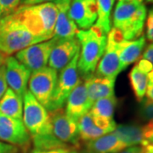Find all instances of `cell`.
<instances>
[{
	"instance_id": "27",
	"label": "cell",
	"mask_w": 153,
	"mask_h": 153,
	"mask_svg": "<svg viewBox=\"0 0 153 153\" xmlns=\"http://www.w3.org/2000/svg\"><path fill=\"white\" fill-rule=\"evenodd\" d=\"M20 4L21 0H0V19L12 14Z\"/></svg>"
},
{
	"instance_id": "28",
	"label": "cell",
	"mask_w": 153,
	"mask_h": 153,
	"mask_svg": "<svg viewBox=\"0 0 153 153\" xmlns=\"http://www.w3.org/2000/svg\"><path fill=\"white\" fill-rule=\"evenodd\" d=\"M140 116L146 121L153 120V101L146 100L140 108Z\"/></svg>"
},
{
	"instance_id": "30",
	"label": "cell",
	"mask_w": 153,
	"mask_h": 153,
	"mask_svg": "<svg viewBox=\"0 0 153 153\" xmlns=\"http://www.w3.org/2000/svg\"><path fill=\"white\" fill-rule=\"evenodd\" d=\"M32 153H79L78 149L73 146L64 148H57V149H52V150H45V151H39V150H34Z\"/></svg>"
},
{
	"instance_id": "4",
	"label": "cell",
	"mask_w": 153,
	"mask_h": 153,
	"mask_svg": "<svg viewBox=\"0 0 153 153\" xmlns=\"http://www.w3.org/2000/svg\"><path fill=\"white\" fill-rule=\"evenodd\" d=\"M41 42L44 41L30 33L14 13L0 19V54L8 57Z\"/></svg>"
},
{
	"instance_id": "10",
	"label": "cell",
	"mask_w": 153,
	"mask_h": 153,
	"mask_svg": "<svg viewBox=\"0 0 153 153\" xmlns=\"http://www.w3.org/2000/svg\"><path fill=\"white\" fill-rule=\"evenodd\" d=\"M58 38H52L49 40L33 44L17 52L16 58L27 66L31 71L47 66L50 53Z\"/></svg>"
},
{
	"instance_id": "7",
	"label": "cell",
	"mask_w": 153,
	"mask_h": 153,
	"mask_svg": "<svg viewBox=\"0 0 153 153\" xmlns=\"http://www.w3.org/2000/svg\"><path fill=\"white\" fill-rule=\"evenodd\" d=\"M125 39L123 38L118 30L112 27L107 34V42L104 55L99 62L94 75L103 77L116 78L122 70L118 55V47L121 42Z\"/></svg>"
},
{
	"instance_id": "36",
	"label": "cell",
	"mask_w": 153,
	"mask_h": 153,
	"mask_svg": "<svg viewBox=\"0 0 153 153\" xmlns=\"http://www.w3.org/2000/svg\"><path fill=\"white\" fill-rule=\"evenodd\" d=\"M54 0H21L22 5H35L39 4H44L47 2H53Z\"/></svg>"
},
{
	"instance_id": "34",
	"label": "cell",
	"mask_w": 153,
	"mask_h": 153,
	"mask_svg": "<svg viewBox=\"0 0 153 153\" xmlns=\"http://www.w3.org/2000/svg\"><path fill=\"white\" fill-rule=\"evenodd\" d=\"M0 153H19V147L0 140Z\"/></svg>"
},
{
	"instance_id": "18",
	"label": "cell",
	"mask_w": 153,
	"mask_h": 153,
	"mask_svg": "<svg viewBox=\"0 0 153 153\" xmlns=\"http://www.w3.org/2000/svg\"><path fill=\"white\" fill-rule=\"evenodd\" d=\"M87 88L88 99L92 105L100 99L114 96L116 78L91 75L83 79Z\"/></svg>"
},
{
	"instance_id": "24",
	"label": "cell",
	"mask_w": 153,
	"mask_h": 153,
	"mask_svg": "<svg viewBox=\"0 0 153 153\" xmlns=\"http://www.w3.org/2000/svg\"><path fill=\"white\" fill-rule=\"evenodd\" d=\"M115 0H96L97 20L94 26L99 27L105 34H108L111 29V15Z\"/></svg>"
},
{
	"instance_id": "40",
	"label": "cell",
	"mask_w": 153,
	"mask_h": 153,
	"mask_svg": "<svg viewBox=\"0 0 153 153\" xmlns=\"http://www.w3.org/2000/svg\"><path fill=\"white\" fill-rule=\"evenodd\" d=\"M6 59H7V56L2 55V54H0V66H3V65H4Z\"/></svg>"
},
{
	"instance_id": "13",
	"label": "cell",
	"mask_w": 153,
	"mask_h": 153,
	"mask_svg": "<svg viewBox=\"0 0 153 153\" xmlns=\"http://www.w3.org/2000/svg\"><path fill=\"white\" fill-rule=\"evenodd\" d=\"M80 50L77 38L59 39L55 43L50 53L48 65L55 71H60L71 61Z\"/></svg>"
},
{
	"instance_id": "23",
	"label": "cell",
	"mask_w": 153,
	"mask_h": 153,
	"mask_svg": "<svg viewBox=\"0 0 153 153\" xmlns=\"http://www.w3.org/2000/svg\"><path fill=\"white\" fill-rule=\"evenodd\" d=\"M117 105V98L111 96L96 100L89 110L92 118L104 120H113L115 108Z\"/></svg>"
},
{
	"instance_id": "38",
	"label": "cell",
	"mask_w": 153,
	"mask_h": 153,
	"mask_svg": "<svg viewBox=\"0 0 153 153\" xmlns=\"http://www.w3.org/2000/svg\"><path fill=\"white\" fill-rule=\"evenodd\" d=\"M146 95L147 100L153 101V84H152V83H147Z\"/></svg>"
},
{
	"instance_id": "9",
	"label": "cell",
	"mask_w": 153,
	"mask_h": 153,
	"mask_svg": "<svg viewBox=\"0 0 153 153\" xmlns=\"http://www.w3.org/2000/svg\"><path fill=\"white\" fill-rule=\"evenodd\" d=\"M52 132L58 140L63 143L79 149L81 146L77 122L66 115L63 107L49 111Z\"/></svg>"
},
{
	"instance_id": "15",
	"label": "cell",
	"mask_w": 153,
	"mask_h": 153,
	"mask_svg": "<svg viewBox=\"0 0 153 153\" xmlns=\"http://www.w3.org/2000/svg\"><path fill=\"white\" fill-rule=\"evenodd\" d=\"M69 16L82 30L93 27L97 20L96 0H71Z\"/></svg>"
},
{
	"instance_id": "1",
	"label": "cell",
	"mask_w": 153,
	"mask_h": 153,
	"mask_svg": "<svg viewBox=\"0 0 153 153\" xmlns=\"http://www.w3.org/2000/svg\"><path fill=\"white\" fill-rule=\"evenodd\" d=\"M76 38L80 44L77 71L81 78L85 79L94 74L105 50L107 35L94 25L87 30H79Z\"/></svg>"
},
{
	"instance_id": "14",
	"label": "cell",
	"mask_w": 153,
	"mask_h": 153,
	"mask_svg": "<svg viewBox=\"0 0 153 153\" xmlns=\"http://www.w3.org/2000/svg\"><path fill=\"white\" fill-rule=\"evenodd\" d=\"M66 103L65 111L66 115L76 122L79 120L83 115L88 113L93 105L88 99L85 82L81 77L76 87L68 96Z\"/></svg>"
},
{
	"instance_id": "17",
	"label": "cell",
	"mask_w": 153,
	"mask_h": 153,
	"mask_svg": "<svg viewBox=\"0 0 153 153\" xmlns=\"http://www.w3.org/2000/svg\"><path fill=\"white\" fill-rule=\"evenodd\" d=\"M128 147L111 132L95 140L84 142L79 153H120Z\"/></svg>"
},
{
	"instance_id": "11",
	"label": "cell",
	"mask_w": 153,
	"mask_h": 153,
	"mask_svg": "<svg viewBox=\"0 0 153 153\" xmlns=\"http://www.w3.org/2000/svg\"><path fill=\"white\" fill-rule=\"evenodd\" d=\"M0 140L18 147L26 148L30 144L31 135L23 121L12 118L0 112Z\"/></svg>"
},
{
	"instance_id": "2",
	"label": "cell",
	"mask_w": 153,
	"mask_h": 153,
	"mask_svg": "<svg viewBox=\"0 0 153 153\" xmlns=\"http://www.w3.org/2000/svg\"><path fill=\"white\" fill-rule=\"evenodd\" d=\"M27 30L43 41L54 38L57 8L54 2L21 5L13 12Z\"/></svg>"
},
{
	"instance_id": "29",
	"label": "cell",
	"mask_w": 153,
	"mask_h": 153,
	"mask_svg": "<svg viewBox=\"0 0 153 153\" xmlns=\"http://www.w3.org/2000/svg\"><path fill=\"white\" fill-rule=\"evenodd\" d=\"M144 141L141 146H146L148 144H153V120L148 121L146 125L142 127Z\"/></svg>"
},
{
	"instance_id": "22",
	"label": "cell",
	"mask_w": 153,
	"mask_h": 153,
	"mask_svg": "<svg viewBox=\"0 0 153 153\" xmlns=\"http://www.w3.org/2000/svg\"><path fill=\"white\" fill-rule=\"evenodd\" d=\"M77 127H78L80 140L83 141V143L93 140L97 138L103 136L105 134H107L104 130L100 129L94 124L89 111L85 115H83L77 121Z\"/></svg>"
},
{
	"instance_id": "31",
	"label": "cell",
	"mask_w": 153,
	"mask_h": 153,
	"mask_svg": "<svg viewBox=\"0 0 153 153\" xmlns=\"http://www.w3.org/2000/svg\"><path fill=\"white\" fill-rule=\"evenodd\" d=\"M146 36L149 41L153 42V8H152L148 13L146 18Z\"/></svg>"
},
{
	"instance_id": "32",
	"label": "cell",
	"mask_w": 153,
	"mask_h": 153,
	"mask_svg": "<svg viewBox=\"0 0 153 153\" xmlns=\"http://www.w3.org/2000/svg\"><path fill=\"white\" fill-rule=\"evenodd\" d=\"M8 88V84L6 82L5 76V66H0V100L3 97Z\"/></svg>"
},
{
	"instance_id": "8",
	"label": "cell",
	"mask_w": 153,
	"mask_h": 153,
	"mask_svg": "<svg viewBox=\"0 0 153 153\" xmlns=\"http://www.w3.org/2000/svg\"><path fill=\"white\" fill-rule=\"evenodd\" d=\"M78 56L79 52L63 69L60 70L49 111L63 107L68 96L79 82L80 77L77 71Z\"/></svg>"
},
{
	"instance_id": "12",
	"label": "cell",
	"mask_w": 153,
	"mask_h": 153,
	"mask_svg": "<svg viewBox=\"0 0 153 153\" xmlns=\"http://www.w3.org/2000/svg\"><path fill=\"white\" fill-rule=\"evenodd\" d=\"M7 84L23 100L27 91L28 82L32 71L14 56H8L4 63Z\"/></svg>"
},
{
	"instance_id": "41",
	"label": "cell",
	"mask_w": 153,
	"mask_h": 153,
	"mask_svg": "<svg viewBox=\"0 0 153 153\" xmlns=\"http://www.w3.org/2000/svg\"><path fill=\"white\" fill-rule=\"evenodd\" d=\"M143 2H146V3H149V4H153V0H141Z\"/></svg>"
},
{
	"instance_id": "6",
	"label": "cell",
	"mask_w": 153,
	"mask_h": 153,
	"mask_svg": "<svg viewBox=\"0 0 153 153\" xmlns=\"http://www.w3.org/2000/svg\"><path fill=\"white\" fill-rule=\"evenodd\" d=\"M57 78V71L49 66L32 71L29 78V91L47 110L50 107Z\"/></svg>"
},
{
	"instance_id": "20",
	"label": "cell",
	"mask_w": 153,
	"mask_h": 153,
	"mask_svg": "<svg viewBox=\"0 0 153 153\" xmlns=\"http://www.w3.org/2000/svg\"><path fill=\"white\" fill-rule=\"evenodd\" d=\"M0 112L12 118L22 120L23 100L11 88H7L0 100Z\"/></svg>"
},
{
	"instance_id": "16",
	"label": "cell",
	"mask_w": 153,
	"mask_h": 153,
	"mask_svg": "<svg viewBox=\"0 0 153 153\" xmlns=\"http://www.w3.org/2000/svg\"><path fill=\"white\" fill-rule=\"evenodd\" d=\"M53 2L57 8L54 37L59 39L75 38L79 30L69 16L71 0H54Z\"/></svg>"
},
{
	"instance_id": "39",
	"label": "cell",
	"mask_w": 153,
	"mask_h": 153,
	"mask_svg": "<svg viewBox=\"0 0 153 153\" xmlns=\"http://www.w3.org/2000/svg\"><path fill=\"white\" fill-rule=\"evenodd\" d=\"M142 153H153V144H148L142 146Z\"/></svg>"
},
{
	"instance_id": "35",
	"label": "cell",
	"mask_w": 153,
	"mask_h": 153,
	"mask_svg": "<svg viewBox=\"0 0 153 153\" xmlns=\"http://www.w3.org/2000/svg\"><path fill=\"white\" fill-rule=\"evenodd\" d=\"M143 59H146L150 61L153 65V44H151L146 47L142 55Z\"/></svg>"
},
{
	"instance_id": "42",
	"label": "cell",
	"mask_w": 153,
	"mask_h": 153,
	"mask_svg": "<svg viewBox=\"0 0 153 153\" xmlns=\"http://www.w3.org/2000/svg\"><path fill=\"white\" fill-rule=\"evenodd\" d=\"M118 1H119V0H118Z\"/></svg>"
},
{
	"instance_id": "5",
	"label": "cell",
	"mask_w": 153,
	"mask_h": 153,
	"mask_svg": "<svg viewBox=\"0 0 153 153\" xmlns=\"http://www.w3.org/2000/svg\"><path fill=\"white\" fill-rule=\"evenodd\" d=\"M22 121L31 138L53 134L49 113L29 90L23 97Z\"/></svg>"
},
{
	"instance_id": "3",
	"label": "cell",
	"mask_w": 153,
	"mask_h": 153,
	"mask_svg": "<svg viewBox=\"0 0 153 153\" xmlns=\"http://www.w3.org/2000/svg\"><path fill=\"white\" fill-rule=\"evenodd\" d=\"M146 14L141 0H119L113 13V27L125 40L137 39L142 35Z\"/></svg>"
},
{
	"instance_id": "26",
	"label": "cell",
	"mask_w": 153,
	"mask_h": 153,
	"mask_svg": "<svg viewBox=\"0 0 153 153\" xmlns=\"http://www.w3.org/2000/svg\"><path fill=\"white\" fill-rule=\"evenodd\" d=\"M33 140L34 150L45 151V150H52L57 148L69 147L71 146L63 143L58 140L54 134L48 135H41V136H34L31 138Z\"/></svg>"
},
{
	"instance_id": "25",
	"label": "cell",
	"mask_w": 153,
	"mask_h": 153,
	"mask_svg": "<svg viewBox=\"0 0 153 153\" xmlns=\"http://www.w3.org/2000/svg\"><path fill=\"white\" fill-rule=\"evenodd\" d=\"M128 77H129L132 90L134 92L135 98L138 101H142L143 98L146 95V88H147V74L140 71L138 67L134 66L129 72Z\"/></svg>"
},
{
	"instance_id": "19",
	"label": "cell",
	"mask_w": 153,
	"mask_h": 153,
	"mask_svg": "<svg viewBox=\"0 0 153 153\" xmlns=\"http://www.w3.org/2000/svg\"><path fill=\"white\" fill-rule=\"evenodd\" d=\"M146 46V38L141 36L137 39L121 42L118 47V55L121 70L123 71L132 63L135 62L141 56Z\"/></svg>"
},
{
	"instance_id": "37",
	"label": "cell",
	"mask_w": 153,
	"mask_h": 153,
	"mask_svg": "<svg viewBox=\"0 0 153 153\" xmlns=\"http://www.w3.org/2000/svg\"><path fill=\"white\" fill-rule=\"evenodd\" d=\"M142 146H134L130 147H127L120 153H142Z\"/></svg>"
},
{
	"instance_id": "33",
	"label": "cell",
	"mask_w": 153,
	"mask_h": 153,
	"mask_svg": "<svg viewBox=\"0 0 153 153\" xmlns=\"http://www.w3.org/2000/svg\"><path fill=\"white\" fill-rule=\"evenodd\" d=\"M135 66L138 67V69L140 71H141L144 73H146V74H148L150 71H152L153 69L152 64L150 61H148L146 59H143V58L137 62V64Z\"/></svg>"
},
{
	"instance_id": "21",
	"label": "cell",
	"mask_w": 153,
	"mask_h": 153,
	"mask_svg": "<svg viewBox=\"0 0 153 153\" xmlns=\"http://www.w3.org/2000/svg\"><path fill=\"white\" fill-rule=\"evenodd\" d=\"M128 147L142 145L144 141L142 128L136 125L121 124L116 127L112 132Z\"/></svg>"
}]
</instances>
